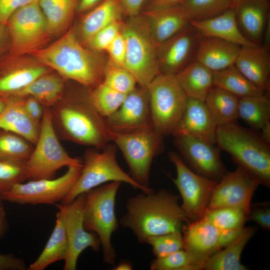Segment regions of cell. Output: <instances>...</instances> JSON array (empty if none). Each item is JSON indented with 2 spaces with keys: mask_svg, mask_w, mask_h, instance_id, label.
Masks as SVG:
<instances>
[{
  "mask_svg": "<svg viewBox=\"0 0 270 270\" xmlns=\"http://www.w3.org/2000/svg\"><path fill=\"white\" fill-rule=\"evenodd\" d=\"M53 127L58 138L101 150L111 142L106 118L98 111L90 90L68 93L50 108Z\"/></svg>",
  "mask_w": 270,
  "mask_h": 270,
  "instance_id": "cell-1",
  "label": "cell"
},
{
  "mask_svg": "<svg viewBox=\"0 0 270 270\" xmlns=\"http://www.w3.org/2000/svg\"><path fill=\"white\" fill-rule=\"evenodd\" d=\"M180 196L164 189L144 192L127 200L126 212L119 224L130 230L138 242L150 236L181 232L187 218L178 204Z\"/></svg>",
  "mask_w": 270,
  "mask_h": 270,
  "instance_id": "cell-2",
  "label": "cell"
},
{
  "mask_svg": "<svg viewBox=\"0 0 270 270\" xmlns=\"http://www.w3.org/2000/svg\"><path fill=\"white\" fill-rule=\"evenodd\" d=\"M96 52L84 48L71 28L50 46L31 54L64 80L92 90L102 82L106 66Z\"/></svg>",
  "mask_w": 270,
  "mask_h": 270,
  "instance_id": "cell-3",
  "label": "cell"
},
{
  "mask_svg": "<svg viewBox=\"0 0 270 270\" xmlns=\"http://www.w3.org/2000/svg\"><path fill=\"white\" fill-rule=\"evenodd\" d=\"M216 144L230 155L238 166L270 188V144L260 134L234 122L217 126Z\"/></svg>",
  "mask_w": 270,
  "mask_h": 270,
  "instance_id": "cell-4",
  "label": "cell"
},
{
  "mask_svg": "<svg viewBox=\"0 0 270 270\" xmlns=\"http://www.w3.org/2000/svg\"><path fill=\"white\" fill-rule=\"evenodd\" d=\"M120 182H108L85 193L83 210L84 228L98 238L102 250L104 263L114 265L116 254L112 243V234L118 228L115 211L118 191Z\"/></svg>",
  "mask_w": 270,
  "mask_h": 270,
  "instance_id": "cell-5",
  "label": "cell"
},
{
  "mask_svg": "<svg viewBox=\"0 0 270 270\" xmlns=\"http://www.w3.org/2000/svg\"><path fill=\"white\" fill-rule=\"evenodd\" d=\"M120 32L126 42L123 68L135 78L139 86L147 88L160 73L158 46L146 18L132 16L122 24Z\"/></svg>",
  "mask_w": 270,
  "mask_h": 270,
  "instance_id": "cell-6",
  "label": "cell"
},
{
  "mask_svg": "<svg viewBox=\"0 0 270 270\" xmlns=\"http://www.w3.org/2000/svg\"><path fill=\"white\" fill-rule=\"evenodd\" d=\"M98 150L89 149L84 156L83 166L76 182L62 204H67L73 201L78 195L102 184L111 182H120L130 184L135 190L144 192L153 191L136 182L131 176L123 170L118 165L116 158L117 148L116 144H108Z\"/></svg>",
  "mask_w": 270,
  "mask_h": 270,
  "instance_id": "cell-7",
  "label": "cell"
},
{
  "mask_svg": "<svg viewBox=\"0 0 270 270\" xmlns=\"http://www.w3.org/2000/svg\"><path fill=\"white\" fill-rule=\"evenodd\" d=\"M26 161L28 179L54 178L64 166H81L82 161L70 156L60 142L53 127L50 108L44 107L40 132L36 144Z\"/></svg>",
  "mask_w": 270,
  "mask_h": 270,
  "instance_id": "cell-8",
  "label": "cell"
},
{
  "mask_svg": "<svg viewBox=\"0 0 270 270\" xmlns=\"http://www.w3.org/2000/svg\"><path fill=\"white\" fill-rule=\"evenodd\" d=\"M147 88L154 130L163 136L172 135L183 115L188 96L174 74H159Z\"/></svg>",
  "mask_w": 270,
  "mask_h": 270,
  "instance_id": "cell-9",
  "label": "cell"
},
{
  "mask_svg": "<svg viewBox=\"0 0 270 270\" xmlns=\"http://www.w3.org/2000/svg\"><path fill=\"white\" fill-rule=\"evenodd\" d=\"M110 140L121 150L131 177L149 188L152 162L162 151L163 136L150 128L124 133L111 131Z\"/></svg>",
  "mask_w": 270,
  "mask_h": 270,
  "instance_id": "cell-10",
  "label": "cell"
},
{
  "mask_svg": "<svg viewBox=\"0 0 270 270\" xmlns=\"http://www.w3.org/2000/svg\"><path fill=\"white\" fill-rule=\"evenodd\" d=\"M10 40V54L15 56L44 48L52 36L38 0L14 11L6 24Z\"/></svg>",
  "mask_w": 270,
  "mask_h": 270,
  "instance_id": "cell-11",
  "label": "cell"
},
{
  "mask_svg": "<svg viewBox=\"0 0 270 270\" xmlns=\"http://www.w3.org/2000/svg\"><path fill=\"white\" fill-rule=\"evenodd\" d=\"M82 166H68L66 172L56 178L16 184L0 199L20 204H54L62 201L76 182Z\"/></svg>",
  "mask_w": 270,
  "mask_h": 270,
  "instance_id": "cell-12",
  "label": "cell"
},
{
  "mask_svg": "<svg viewBox=\"0 0 270 270\" xmlns=\"http://www.w3.org/2000/svg\"><path fill=\"white\" fill-rule=\"evenodd\" d=\"M168 158L176 170V177L172 180L180 193L182 209L191 222L202 218L219 180L194 172L176 152H170Z\"/></svg>",
  "mask_w": 270,
  "mask_h": 270,
  "instance_id": "cell-13",
  "label": "cell"
},
{
  "mask_svg": "<svg viewBox=\"0 0 270 270\" xmlns=\"http://www.w3.org/2000/svg\"><path fill=\"white\" fill-rule=\"evenodd\" d=\"M85 193L78 195L67 204H56L64 214L68 240V252L64 260V270H75L81 253L87 248L95 252L101 247L100 240L94 232H90L84 227L83 210Z\"/></svg>",
  "mask_w": 270,
  "mask_h": 270,
  "instance_id": "cell-14",
  "label": "cell"
},
{
  "mask_svg": "<svg viewBox=\"0 0 270 270\" xmlns=\"http://www.w3.org/2000/svg\"><path fill=\"white\" fill-rule=\"evenodd\" d=\"M260 184L256 178L238 166L233 172H227L218 180L206 210L237 206L244 209L248 214L253 194Z\"/></svg>",
  "mask_w": 270,
  "mask_h": 270,
  "instance_id": "cell-15",
  "label": "cell"
},
{
  "mask_svg": "<svg viewBox=\"0 0 270 270\" xmlns=\"http://www.w3.org/2000/svg\"><path fill=\"white\" fill-rule=\"evenodd\" d=\"M174 136V144L180 154L198 174L220 180L227 172L220 149L214 144L190 135Z\"/></svg>",
  "mask_w": 270,
  "mask_h": 270,
  "instance_id": "cell-16",
  "label": "cell"
},
{
  "mask_svg": "<svg viewBox=\"0 0 270 270\" xmlns=\"http://www.w3.org/2000/svg\"><path fill=\"white\" fill-rule=\"evenodd\" d=\"M110 130L128 132L153 128L148 88L139 86L126 95L120 108L106 118Z\"/></svg>",
  "mask_w": 270,
  "mask_h": 270,
  "instance_id": "cell-17",
  "label": "cell"
},
{
  "mask_svg": "<svg viewBox=\"0 0 270 270\" xmlns=\"http://www.w3.org/2000/svg\"><path fill=\"white\" fill-rule=\"evenodd\" d=\"M202 36L190 24L158 48L160 74L175 75L194 60Z\"/></svg>",
  "mask_w": 270,
  "mask_h": 270,
  "instance_id": "cell-18",
  "label": "cell"
},
{
  "mask_svg": "<svg viewBox=\"0 0 270 270\" xmlns=\"http://www.w3.org/2000/svg\"><path fill=\"white\" fill-rule=\"evenodd\" d=\"M0 62V96L8 99L40 76L52 71L34 61L23 62L11 55Z\"/></svg>",
  "mask_w": 270,
  "mask_h": 270,
  "instance_id": "cell-19",
  "label": "cell"
},
{
  "mask_svg": "<svg viewBox=\"0 0 270 270\" xmlns=\"http://www.w3.org/2000/svg\"><path fill=\"white\" fill-rule=\"evenodd\" d=\"M217 126L204 101L188 98L183 115L172 135H190L215 144Z\"/></svg>",
  "mask_w": 270,
  "mask_h": 270,
  "instance_id": "cell-20",
  "label": "cell"
},
{
  "mask_svg": "<svg viewBox=\"0 0 270 270\" xmlns=\"http://www.w3.org/2000/svg\"><path fill=\"white\" fill-rule=\"evenodd\" d=\"M270 50L261 45L241 46L234 64L246 78L264 92L270 90Z\"/></svg>",
  "mask_w": 270,
  "mask_h": 270,
  "instance_id": "cell-21",
  "label": "cell"
},
{
  "mask_svg": "<svg viewBox=\"0 0 270 270\" xmlns=\"http://www.w3.org/2000/svg\"><path fill=\"white\" fill-rule=\"evenodd\" d=\"M268 0H238L234 8L236 22L242 35L261 45L269 14Z\"/></svg>",
  "mask_w": 270,
  "mask_h": 270,
  "instance_id": "cell-22",
  "label": "cell"
},
{
  "mask_svg": "<svg viewBox=\"0 0 270 270\" xmlns=\"http://www.w3.org/2000/svg\"><path fill=\"white\" fill-rule=\"evenodd\" d=\"M146 16L158 48L190 24V22L181 4L152 8L146 12Z\"/></svg>",
  "mask_w": 270,
  "mask_h": 270,
  "instance_id": "cell-23",
  "label": "cell"
},
{
  "mask_svg": "<svg viewBox=\"0 0 270 270\" xmlns=\"http://www.w3.org/2000/svg\"><path fill=\"white\" fill-rule=\"evenodd\" d=\"M190 24L202 37H212L222 39L240 46H256L248 40L238 26L234 8L206 19L191 20Z\"/></svg>",
  "mask_w": 270,
  "mask_h": 270,
  "instance_id": "cell-24",
  "label": "cell"
},
{
  "mask_svg": "<svg viewBox=\"0 0 270 270\" xmlns=\"http://www.w3.org/2000/svg\"><path fill=\"white\" fill-rule=\"evenodd\" d=\"M240 46L216 38L202 37L194 60L213 72L234 65Z\"/></svg>",
  "mask_w": 270,
  "mask_h": 270,
  "instance_id": "cell-25",
  "label": "cell"
},
{
  "mask_svg": "<svg viewBox=\"0 0 270 270\" xmlns=\"http://www.w3.org/2000/svg\"><path fill=\"white\" fill-rule=\"evenodd\" d=\"M218 230L204 218L190 222L183 236V249L204 262L220 250Z\"/></svg>",
  "mask_w": 270,
  "mask_h": 270,
  "instance_id": "cell-26",
  "label": "cell"
},
{
  "mask_svg": "<svg viewBox=\"0 0 270 270\" xmlns=\"http://www.w3.org/2000/svg\"><path fill=\"white\" fill-rule=\"evenodd\" d=\"M66 80L56 72L50 71L36 78L8 99L31 96L44 107L50 108L64 95Z\"/></svg>",
  "mask_w": 270,
  "mask_h": 270,
  "instance_id": "cell-27",
  "label": "cell"
},
{
  "mask_svg": "<svg viewBox=\"0 0 270 270\" xmlns=\"http://www.w3.org/2000/svg\"><path fill=\"white\" fill-rule=\"evenodd\" d=\"M40 125L34 122L24 110L20 98L8 99V105L0 114V129L14 132L34 145Z\"/></svg>",
  "mask_w": 270,
  "mask_h": 270,
  "instance_id": "cell-28",
  "label": "cell"
},
{
  "mask_svg": "<svg viewBox=\"0 0 270 270\" xmlns=\"http://www.w3.org/2000/svg\"><path fill=\"white\" fill-rule=\"evenodd\" d=\"M254 226L244 227L238 236L224 248L212 255L206 261V270H246L240 262V256L246 246L254 234Z\"/></svg>",
  "mask_w": 270,
  "mask_h": 270,
  "instance_id": "cell-29",
  "label": "cell"
},
{
  "mask_svg": "<svg viewBox=\"0 0 270 270\" xmlns=\"http://www.w3.org/2000/svg\"><path fill=\"white\" fill-rule=\"evenodd\" d=\"M123 12L120 0H103L83 18L79 30L82 41L88 44L104 28L114 22L121 20Z\"/></svg>",
  "mask_w": 270,
  "mask_h": 270,
  "instance_id": "cell-30",
  "label": "cell"
},
{
  "mask_svg": "<svg viewBox=\"0 0 270 270\" xmlns=\"http://www.w3.org/2000/svg\"><path fill=\"white\" fill-rule=\"evenodd\" d=\"M188 98L204 101L214 86L212 72L194 60L175 74Z\"/></svg>",
  "mask_w": 270,
  "mask_h": 270,
  "instance_id": "cell-31",
  "label": "cell"
},
{
  "mask_svg": "<svg viewBox=\"0 0 270 270\" xmlns=\"http://www.w3.org/2000/svg\"><path fill=\"white\" fill-rule=\"evenodd\" d=\"M56 222L53 231L38 258L28 268V270H44L54 262L64 260L68 246L64 214L58 208Z\"/></svg>",
  "mask_w": 270,
  "mask_h": 270,
  "instance_id": "cell-32",
  "label": "cell"
},
{
  "mask_svg": "<svg viewBox=\"0 0 270 270\" xmlns=\"http://www.w3.org/2000/svg\"><path fill=\"white\" fill-rule=\"evenodd\" d=\"M239 99L230 92L213 86L208 92L204 102L218 126L236 122L239 118Z\"/></svg>",
  "mask_w": 270,
  "mask_h": 270,
  "instance_id": "cell-33",
  "label": "cell"
},
{
  "mask_svg": "<svg viewBox=\"0 0 270 270\" xmlns=\"http://www.w3.org/2000/svg\"><path fill=\"white\" fill-rule=\"evenodd\" d=\"M270 90L239 99L238 114L250 128L258 130L270 122Z\"/></svg>",
  "mask_w": 270,
  "mask_h": 270,
  "instance_id": "cell-34",
  "label": "cell"
},
{
  "mask_svg": "<svg viewBox=\"0 0 270 270\" xmlns=\"http://www.w3.org/2000/svg\"><path fill=\"white\" fill-rule=\"evenodd\" d=\"M212 80L214 86L224 89L239 98L260 95L265 92L246 78L234 64L213 72Z\"/></svg>",
  "mask_w": 270,
  "mask_h": 270,
  "instance_id": "cell-35",
  "label": "cell"
},
{
  "mask_svg": "<svg viewBox=\"0 0 270 270\" xmlns=\"http://www.w3.org/2000/svg\"><path fill=\"white\" fill-rule=\"evenodd\" d=\"M78 0H38L52 36L62 32L68 25Z\"/></svg>",
  "mask_w": 270,
  "mask_h": 270,
  "instance_id": "cell-36",
  "label": "cell"
},
{
  "mask_svg": "<svg viewBox=\"0 0 270 270\" xmlns=\"http://www.w3.org/2000/svg\"><path fill=\"white\" fill-rule=\"evenodd\" d=\"M248 212L237 206H223L206 210L202 218L218 230L244 227Z\"/></svg>",
  "mask_w": 270,
  "mask_h": 270,
  "instance_id": "cell-37",
  "label": "cell"
},
{
  "mask_svg": "<svg viewBox=\"0 0 270 270\" xmlns=\"http://www.w3.org/2000/svg\"><path fill=\"white\" fill-rule=\"evenodd\" d=\"M238 0H184L181 4L191 20L216 16L234 8Z\"/></svg>",
  "mask_w": 270,
  "mask_h": 270,
  "instance_id": "cell-38",
  "label": "cell"
},
{
  "mask_svg": "<svg viewBox=\"0 0 270 270\" xmlns=\"http://www.w3.org/2000/svg\"><path fill=\"white\" fill-rule=\"evenodd\" d=\"M205 262L189 252L181 249L166 256L156 258L150 264L152 270H201Z\"/></svg>",
  "mask_w": 270,
  "mask_h": 270,
  "instance_id": "cell-39",
  "label": "cell"
},
{
  "mask_svg": "<svg viewBox=\"0 0 270 270\" xmlns=\"http://www.w3.org/2000/svg\"><path fill=\"white\" fill-rule=\"evenodd\" d=\"M34 145L14 132L0 129V158L26 161Z\"/></svg>",
  "mask_w": 270,
  "mask_h": 270,
  "instance_id": "cell-40",
  "label": "cell"
},
{
  "mask_svg": "<svg viewBox=\"0 0 270 270\" xmlns=\"http://www.w3.org/2000/svg\"><path fill=\"white\" fill-rule=\"evenodd\" d=\"M27 179L26 161L0 158V199L14 185Z\"/></svg>",
  "mask_w": 270,
  "mask_h": 270,
  "instance_id": "cell-41",
  "label": "cell"
},
{
  "mask_svg": "<svg viewBox=\"0 0 270 270\" xmlns=\"http://www.w3.org/2000/svg\"><path fill=\"white\" fill-rule=\"evenodd\" d=\"M90 92L94 105L100 113L106 118L120 108L127 95L113 90L103 82Z\"/></svg>",
  "mask_w": 270,
  "mask_h": 270,
  "instance_id": "cell-42",
  "label": "cell"
},
{
  "mask_svg": "<svg viewBox=\"0 0 270 270\" xmlns=\"http://www.w3.org/2000/svg\"><path fill=\"white\" fill-rule=\"evenodd\" d=\"M102 82L113 90L124 94L134 90L137 82L124 68L108 63L106 66Z\"/></svg>",
  "mask_w": 270,
  "mask_h": 270,
  "instance_id": "cell-43",
  "label": "cell"
},
{
  "mask_svg": "<svg viewBox=\"0 0 270 270\" xmlns=\"http://www.w3.org/2000/svg\"><path fill=\"white\" fill-rule=\"evenodd\" d=\"M145 243L152 246L156 258H164L184 247L183 236L180 232L150 236Z\"/></svg>",
  "mask_w": 270,
  "mask_h": 270,
  "instance_id": "cell-44",
  "label": "cell"
},
{
  "mask_svg": "<svg viewBox=\"0 0 270 270\" xmlns=\"http://www.w3.org/2000/svg\"><path fill=\"white\" fill-rule=\"evenodd\" d=\"M121 20L114 22L98 32L89 41L88 45L94 52L106 50L110 44L120 32Z\"/></svg>",
  "mask_w": 270,
  "mask_h": 270,
  "instance_id": "cell-45",
  "label": "cell"
},
{
  "mask_svg": "<svg viewBox=\"0 0 270 270\" xmlns=\"http://www.w3.org/2000/svg\"><path fill=\"white\" fill-rule=\"evenodd\" d=\"M247 220L254 221L262 228L270 229V208L268 202L250 204Z\"/></svg>",
  "mask_w": 270,
  "mask_h": 270,
  "instance_id": "cell-46",
  "label": "cell"
},
{
  "mask_svg": "<svg viewBox=\"0 0 270 270\" xmlns=\"http://www.w3.org/2000/svg\"><path fill=\"white\" fill-rule=\"evenodd\" d=\"M126 42L121 32L110 44L106 51L109 54L110 63L123 68L126 55Z\"/></svg>",
  "mask_w": 270,
  "mask_h": 270,
  "instance_id": "cell-47",
  "label": "cell"
},
{
  "mask_svg": "<svg viewBox=\"0 0 270 270\" xmlns=\"http://www.w3.org/2000/svg\"><path fill=\"white\" fill-rule=\"evenodd\" d=\"M20 98H21L23 108L27 114L34 122L40 125L44 106L31 96Z\"/></svg>",
  "mask_w": 270,
  "mask_h": 270,
  "instance_id": "cell-48",
  "label": "cell"
},
{
  "mask_svg": "<svg viewBox=\"0 0 270 270\" xmlns=\"http://www.w3.org/2000/svg\"><path fill=\"white\" fill-rule=\"evenodd\" d=\"M38 0H0V22L6 25L12 14L20 8Z\"/></svg>",
  "mask_w": 270,
  "mask_h": 270,
  "instance_id": "cell-49",
  "label": "cell"
},
{
  "mask_svg": "<svg viewBox=\"0 0 270 270\" xmlns=\"http://www.w3.org/2000/svg\"><path fill=\"white\" fill-rule=\"evenodd\" d=\"M22 260L11 254H0V270H25Z\"/></svg>",
  "mask_w": 270,
  "mask_h": 270,
  "instance_id": "cell-50",
  "label": "cell"
},
{
  "mask_svg": "<svg viewBox=\"0 0 270 270\" xmlns=\"http://www.w3.org/2000/svg\"><path fill=\"white\" fill-rule=\"evenodd\" d=\"M244 228L218 230V246L220 250L233 242L240 234Z\"/></svg>",
  "mask_w": 270,
  "mask_h": 270,
  "instance_id": "cell-51",
  "label": "cell"
},
{
  "mask_svg": "<svg viewBox=\"0 0 270 270\" xmlns=\"http://www.w3.org/2000/svg\"><path fill=\"white\" fill-rule=\"evenodd\" d=\"M144 0H120L124 12L131 16L138 14Z\"/></svg>",
  "mask_w": 270,
  "mask_h": 270,
  "instance_id": "cell-52",
  "label": "cell"
},
{
  "mask_svg": "<svg viewBox=\"0 0 270 270\" xmlns=\"http://www.w3.org/2000/svg\"><path fill=\"white\" fill-rule=\"evenodd\" d=\"M10 48V40L6 26L0 22V56L6 50Z\"/></svg>",
  "mask_w": 270,
  "mask_h": 270,
  "instance_id": "cell-53",
  "label": "cell"
},
{
  "mask_svg": "<svg viewBox=\"0 0 270 270\" xmlns=\"http://www.w3.org/2000/svg\"><path fill=\"white\" fill-rule=\"evenodd\" d=\"M184 0H152V8H162L180 4Z\"/></svg>",
  "mask_w": 270,
  "mask_h": 270,
  "instance_id": "cell-54",
  "label": "cell"
},
{
  "mask_svg": "<svg viewBox=\"0 0 270 270\" xmlns=\"http://www.w3.org/2000/svg\"><path fill=\"white\" fill-rule=\"evenodd\" d=\"M102 0H80L77 5V10L80 12L86 11L100 3Z\"/></svg>",
  "mask_w": 270,
  "mask_h": 270,
  "instance_id": "cell-55",
  "label": "cell"
},
{
  "mask_svg": "<svg viewBox=\"0 0 270 270\" xmlns=\"http://www.w3.org/2000/svg\"><path fill=\"white\" fill-rule=\"evenodd\" d=\"M261 46L270 50V18L264 29Z\"/></svg>",
  "mask_w": 270,
  "mask_h": 270,
  "instance_id": "cell-56",
  "label": "cell"
},
{
  "mask_svg": "<svg viewBox=\"0 0 270 270\" xmlns=\"http://www.w3.org/2000/svg\"><path fill=\"white\" fill-rule=\"evenodd\" d=\"M1 200L0 199V238L4 236L6 228V215Z\"/></svg>",
  "mask_w": 270,
  "mask_h": 270,
  "instance_id": "cell-57",
  "label": "cell"
},
{
  "mask_svg": "<svg viewBox=\"0 0 270 270\" xmlns=\"http://www.w3.org/2000/svg\"><path fill=\"white\" fill-rule=\"evenodd\" d=\"M260 135L268 143L270 144V122L266 124L261 129Z\"/></svg>",
  "mask_w": 270,
  "mask_h": 270,
  "instance_id": "cell-58",
  "label": "cell"
},
{
  "mask_svg": "<svg viewBox=\"0 0 270 270\" xmlns=\"http://www.w3.org/2000/svg\"><path fill=\"white\" fill-rule=\"evenodd\" d=\"M114 270H131L132 269V265L128 262H122L114 268Z\"/></svg>",
  "mask_w": 270,
  "mask_h": 270,
  "instance_id": "cell-59",
  "label": "cell"
},
{
  "mask_svg": "<svg viewBox=\"0 0 270 270\" xmlns=\"http://www.w3.org/2000/svg\"><path fill=\"white\" fill-rule=\"evenodd\" d=\"M8 104V100L0 96V114L4 110Z\"/></svg>",
  "mask_w": 270,
  "mask_h": 270,
  "instance_id": "cell-60",
  "label": "cell"
}]
</instances>
